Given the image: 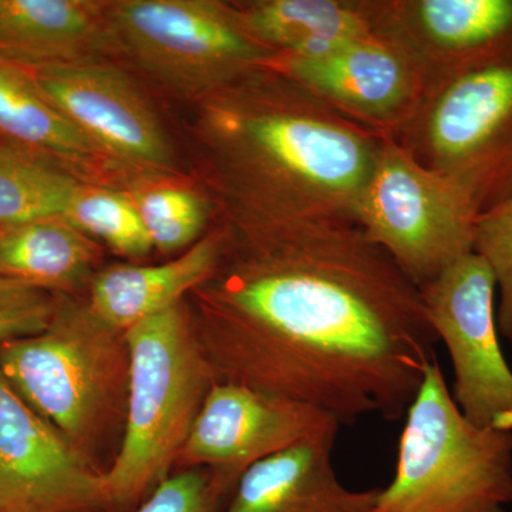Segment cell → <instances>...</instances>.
<instances>
[{
    "label": "cell",
    "instance_id": "obj_1",
    "mask_svg": "<svg viewBox=\"0 0 512 512\" xmlns=\"http://www.w3.org/2000/svg\"><path fill=\"white\" fill-rule=\"evenodd\" d=\"M190 295L215 382L311 404L340 424L399 420L437 357L420 289L355 221L234 224Z\"/></svg>",
    "mask_w": 512,
    "mask_h": 512
},
{
    "label": "cell",
    "instance_id": "obj_2",
    "mask_svg": "<svg viewBox=\"0 0 512 512\" xmlns=\"http://www.w3.org/2000/svg\"><path fill=\"white\" fill-rule=\"evenodd\" d=\"M210 97L208 141L235 224L355 221L384 138L274 66Z\"/></svg>",
    "mask_w": 512,
    "mask_h": 512
},
{
    "label": "cell",
    "instance_id": "obj_3",
    "mask_svg": "<svg viewBox=\"0 0 512 512\" xmlns=\"http://www.w3.org/2000/svg\"><path fill=\"white\" fill-rule=\"evenodd\" d=\"M130 365L127 333L66 295L45 330L0 345V373L10 386L100 473L123 440Z\"/></svg>",
    "mask_w": 512,
    "mask_h": 512
},
{
    "label": "cell",
    "instance_id": "obj_4",
    "mask_svg": "<svg viewBox=\"0 0 512 512\" xmlns=\"http://www.w3.org/2000/svg\"><path fill=\"white\" fill-rule=\"evenodd\" d=\"M130 392L119 453L104 473L110 512H133L174 473L215 383L185 302L127 330Z\"/></svg>",
    "mask_w": 512,
    "mask_h": 512
},
{
    "label": "cell",
    "instance_id": "obj_5",
    "mask_svg": "<svg viewBox=\"0 0 512 512\" xmlns=\"http://www.w3.org/2000/svg\"><path fill=\"white\" fill-rule=\"evenodd\" d=\"M511 504L512 431L471 423L436 357L407 409L393 480L369 512H507Z\"/></svg>",
    "mask_w": 512,
    "mask_h": 512
},
{
    "label": "cell",
    "instance_id": "obj_6",
    "mask_svg": "<svg viewBox=\"0 0 512 512\" xmlns=\"http://www.w3.org/2000/svg\"><path fill=\"white\" fill-rule=\"evenodd\" d=\"M414 160L451 178L480 212L512 192V45L437 77L393 138Z\"/></svg>",
    "mask_w": 512,
    "mask_h": 512
},
{
    "label": "cell",
    "instance_id": "obj_7",
    "mask_svg": "<svg viewBox=\"0 0 512 512\" xmlns=\"http://www.w3.org/2000/svg\"><path fill=\"white\" fill-rule=\"evenodd\" d=\"M480 214L463 187L423 167L384 138L355 210V222L421 288L473 252Z\"/></svg>",
    "mask_w": 512,
    "mask_h": 512
},
{
    "label": "cell",
    "instance_id": "obj_8",
    "mask_svg": "<svg viewBox=\"0 0 512 512\" xmlns=\"http://www.w3.org/2000/svg\"><path fill=\"white\" fill-rule=\"evenodd\" d=\"M111 29L144 70L181 92L211 96L275 53L256 42L234 6L207 0H126L110 8Z\"/></svg>",
    "mask_w": 512,
    "mask_h": 512
},
{
    "label": "cell",
    "instance_id": "obj_9",
    "mask_svg": "<svg viewBox=\"0 0 512 512\" xmlns=\"http://www.w3.org/2000/svg\"><path fill=\"white\" fill-rule=\"evenodd\" d=\"M420 293L450 355L458 409L478 427L512 431V370L501 349L493 272L471 252Z\"/></svg>",
    "mask_w": 512,
    "mask_h": 512
},
{
    "label": "cell",
    "instance_id": "obj_10",
    "mask_svg": "<svg viewBox=\"0 0 512 512\" xmlns=\"http://www.w3.org/2000/svg\"><path fill=\"white\" fill-rule=\"evenodd\" d=\"M340 426L335 416L311 404L244 384L215 382L174 473L205 468L225 507L249 467L302 441L339 433Z\"/></svg>",
    "mask_w": 512,
    "mask_h": 512
},
{
    "label": "cell",
    "instance_id": "obj_11",
    "mask_svg": "<svg viewBox=\"0 0 512 512\" xmlns=\"http://www.w3.org/2000/svg\"><path fill=\"white\" fill-rule=\"evenodd\" d=\"M333 110L382 137L396 138L426 94V70L402 40L384 32L315 57L272 64Z\"/></svg>",
    "mask_w": 512,
    "mask_h": 512
},
{
    "label": "cell",
    "instance_id": "obj_12",
    "mask_svg": "<svg viewBox=\"0 0 512 512\" xmlns=\"http://www.w3.org/2000/svg\"><path fill=\"white\" fill-rule=\"evenodd\" d=\"M0 512H110L104 473L0 373Z\"/></svg>",
    "mask_w": 512,
    "mask_h": 512
},
{
    "label": "cell",
    "instance_id": "obj_13",
    "mask_svg": "<svg viewBox=\"0 0 512 512\" xmlns=\"http://www.w3.org/2000/svg\"><path fill=\"white\" fill-rule=\"evenodd\" d=\"M28 69L40 93L104 154L157 170L173 165L160 121L119 69L70 62Z\"/></svg>",
    "mask_w": 512,
    "mask_h": 512
},
{
    "label": "cell",
    "instance_id": "obj_14",
    "mask_svg": "<svg viewBox=\"0 0 512 512\" xmlns=\"http://www.w3.org/2000/svg\"><path fill=\"white\" fill-rule=\"evenodd\" d=\"M383 26L412 50L430 84L512 45V0H383Z\"/></svg>",
    "mask_w": 512,
    "mask_h": 512
},
{
    "label": "cell",
    "instance_id": "obj_15",
    "mask_svg": "<svg viewBox=\"0 0 512 512\" xmlns=\"http://www.w3.org/2000/svg\"><path fill=\"white\" fill-rule=\"evenodd\" d=\"M336 436L302 441L249 467L220 512H369L379 488L340 483L332 461Z\"/></svg>",
    "mask_w": 512,
    "mask_h": 512
},
{
    "label": "cell",
    "instance_id": "obj_16",
    "mask_svg": "<svg viewBox=\"0 0 512 512\" xmlns=\"http://www.w3.org/2000/svg\"><path fill=\"white\" fill-rule=\"evenodd\" d=\"M225 234L202 237L163 264L114 265L97 271L87 288V306L104 325L127 332L141 320L180 305L217 268Z\"/></svg>",
    "mask_w": 512,
    "mask_h": 512
},
{
    "label": "cell",
    "instance_id": "obj_17",
    "mask_svg": "<svg viewBox=\"0 0 512 512\" xmlns=\"http://www.w3.org/2000/svg\"><path fill=\"white\" fill-rule=\"evenodd\" d=\"M276 57H315L384 32L383 0H258L234 6Z\"/></svg>",
    "mask_w": 512,
    "mask_h": 512
},
{
    "label": "cell",
    "instance_id": "obj_18",
    "mask_svg": "<svg viewBox=\"0 0 512 512\" xmlns=\"http://www.w3.org/2000/svg\"><path fill=\"white\" fill-rule=\"evenodd\" d=\"M99 249L62 218L0 228V279L76 295L96 275Z\"/></svg>",
    "mask_w": 512,
    "mask_h": 512
},
{
    "label": "cell",
    "instance_id": "obj_19",
    "mask_svg": "<svg viewBox=\"0 0 512 512\" xmlns=\"http://www.w3.org/2000/svg\"><path fill=\"white\" fill-rule=\"evenodd\" d=\"M89 3L74 0H0V60L25 67L63 63L92 40Z\"/></svg>",
    "mask_w": 512,
    "mask_h": 512
},
{
    "label": "cell",
    "instance_id": "obj_20",
    "mask_svg": "<svg viewBox=\"0 0 512 512\" xmlns=\"http://www.w3.org/2000/svg\"><path fill=\"white\" fill-rule=\"evenodd\" d=\"M0 138L62 163L92 164L104 154L40 93L28 67L0 60Z\"/></svg>",
    "mask_w": 512,
    "mask_h": 512
},
{
    "label": "cell",
    "instance_id": "obj_21",
    "mask_svg": "<svg viewBox=\"0 0 512 512\" xmlns=\"http://www.w3.org/2000/svg\"><path fill=\"white\" fill-rule=\"evenodd\" d=\"M56 158L0 141V228L62 218L83 185Z\"/></svg>",
    "mask_w": 512,
    "mask_h": 512
},
{
    "label": "cell",
    "instance_id": "obj_22",
    "mask_svg": "<svg viewBox=\"0 0 512 512\" xmlns=\"http://www.w3.org/2000/svg\"><path fill=\"white\" fill-rule=\"evenodd\" d=\"M63 220L126 258L141 259L154 249L136 201L123 192L83 187Z\"/></svg>",
    "mask_w": 512,
    "mask_h": 512
},
{
    "label": "cell",
    "instance_id": "obj_23",
    "mask_svg": "<svg viewBox=\"0 0 512 512\" xmlns=\"http://www.w3.org/2000/svg\"><path fill=\"white\" fill-rule=\"evenodd\" d=\"M134 201L153 247L161 254L184 252L200 241L210 211L197 192L177 187L153 188Z\"/></svg>",
    "mask_w": 512,
    "mask_h": 512
},
{
    "label": "cell",
    "instance_id": "obj_24",
    "mask_svg": "<svg viewBox=\"0 0 512 512\" xmlns=\"http://www.w3.org/2000/svg\"><path fill=\"white\" fill-rule=\"evenodd\" d=\"M473 252L481 256L493 272L500 295L498 330L503 338L512 342V192L478 214Z\"/></svg>",
    "mask_w": 512,
    "mask_h": 512
},
{
    "label": "cell",
    "instance_id": "obj_25",
    "mask_svg": "<svg viewBox=\"0 0 512 512\" xmlns=\"http://www.w3.org/2000/svg\"><path fill=\"white\" fill-rule=\"evenodd\" d=\"M62 296L0 279V345L45 330Z\"/></svg>",
    "mask_w": 512,
    "mask_h": 512
},
{
    "label": "cell",
    "instance_id": "obj_26",
    "mask_svg": "<svg viewBox=\"0 0 512 512\" xmlns=\"http://www.w3.org/2000/svg\"><path fill=\"white\" fill-rule=\"evenodd\" d=\"M224 508L212 490L205 468L175 471L133 512H220Z\"/></svg>",
    "mask_w": 512,
    "mask_h": 512
}]
</instances>
